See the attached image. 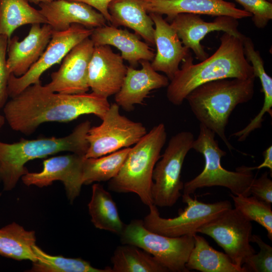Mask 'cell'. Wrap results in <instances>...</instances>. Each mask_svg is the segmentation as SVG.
Masks as SVG:
<instances>
[{
  "label": "cell",
  "instance_id": "26",
  "mask_svg": "<svg viewBox=\"0 0 272 272\" xmlns=\"http://www.w3.org/2000/svg\"><path fill=\"white\" fill-rule=\"evenodd\" d=\"M35 232L13 222L0 228V255L17 260H37L33 246Z\"/></svg>",
  "mask_w": 272,
  "mask_h": 272
},
{
  "label": "cell",
  "instance_id": "36",
  "mask_svg": "<svg viewBox=\"0 0 272 272\" xmlns=\"http://www.w3.org/2000/svg\"><path fill=\"white\" fill-rule=\"evenodd\" d=\"M250 193L258 199L268 203H272V180L264 172L258 178H255L250 187Z\"/></svg>",
  "mask_w": 272,
  "mask_h": 272
},
{
  "label": "cell",
  "instance_id": "1",
  "mask_svg": "<svg viewBox=\"0 0 272 272\" xmlns=\"http://www.w3.org/2000/svg\"><path fill=\"white\" fill-rule=\"evenodd\" d=\"M110 105L108 98L93 92L55 93L46 89L40 82L12 98L6 102L3 111L13 130L29 135L46 122H67L89 114L102 119Z\"/></svg>",
  "mask_w": 272,
  "mask_h": 272
},
{
  "label": "cell",
  "instance_id": "23",
  "mask_svg": "<svg viewBox=\"0 0 272 272\" xmlns=\"http://www.w3.org/2000/svg\"><path fill=\"white\" fill-rule=\"evenodd\" d=\"M108 12L113 26L128 27L148 45H155L154 23L140 0H113Z\"/></svg>",
  "mask_w": 272,
  "mask_h": 272
},
{
  "label": "cell",
  "instance_id": "20",
  "mask_svg": "<svg viewBox=\"0 0 272 272\" xmlns=\"http://www.w3.org/2000/svg\"><path fill=\"white\" fill-rule=\"evenodd\" d=\"M155 26L154 41L157 53L152 61V67L165 74L171 81L179 70V65L190 54L184 46L174 29L162 15L149 13Z\"/></svg>",
  "mask_w": 272,
  "mask_h": 272
},
{
  "label": "cell",
  "instance_id": "22",
  "mask_svg": "<svg viewBox=\"0 0 272 272\" xmlns=\"http://www.w3.org/2000/svg\"><path fill=\"white\" fill-rule=\"evenodd\" d=\"M90 38L94 46L108 45L118 48L122 58L134 68L142 60L152 61L155 55L149 45L142 41L136 34L113 25L93 29Z\"/></svg>",
  "mask_w": 272,
  "mask_h": 272
},
{
  "label": "cell",
  "instance_id": "7",
  "mask_svg": "<svg viewBox=\"0 0 272 272\" xmlns=\"http://www.w3.org/2000/svg\"><path fill=\"white\" fill-rule=\"evenodd\" d=\"M121 244L136 246L155 257L168 271L188 272L185 264L194 246V235L172 237L147 229L143 220L126 225L119 235Z\"/></svg>",
  "mask_w": 272,
  "mask_h": 272
},
{
  "label": "cell",
  "instance_id": "18",
  "mask_svg": "<svg viewBox=\"0 0 272 272\" xmlns=\"http://www.w3.org/2000/svg\"><path fill=\"white\" fill-rule=\"evenodd\" d=\"M38 5L39 12L54 31L66 30L73 24L94 29L105 25L107 21L100 12L82 2L53 0Z\"/></svg>",
  "mask_w": 272,
  "mask_h": 272
},
{
  "label": "cell",
  "instance_id": "8",
  "mask_svg": "<svg viewBox=\"0 0 272 272\" xmlns=\"http://www.w3.org/2000/svg\"><path fill=\"white\" fill-rule=\"evenodd\" d=\"M194 140L193 134L187 131L172 136L156 164L151 193L153 204L157 207H172L182 196L181 191L184 187L181 179L182 166Z\"/></svg>",
  "mask_w": 272,
  "mask_h": 272
},
{
  "label": "cell",
  "instance_id": "17",
  "mask_svg": "<svg viewBox=\"0 0 272 272\" xmlns=\"http://www.w3.org/2000/svg\"><path fill=\"white\" fill-rule=\"evenodd\" d=\"M148 13L166 15L167 21L180 13L212 16H227L236 19L251 17L244 10L224 0H140Z\"/></svg>",
  "mask_w": 272,
  "mask_h": 272
},
{
  "label": "cell",
  "instance_id": "33",
  "mask_svg": "<svg viewBox=\"0 0 272 272\" xmlns=\"http://www.w3.org/2000/svg\"><path fill=\"white\" fill-rule=\"evenodd\" d=\"M251 242L255 243L260 250L258 253L252 255L243 265L245 272H271L272 247L265 243L258 235L252 234Z\"/></svg>",
  "mask_w": 272,
  "mask_h": 272
},
{
  "label": "cell",
  "instance_id": "21",
  "mask_svg": "<svg viewBox=\"0 0 272 272\" xmlns=\"http://www.w3.org/2000/svg\"><path fill=\"white\" fill-rule=\"evenodd\" d=\"M142 68L127 66V72L120 90L115 95V103L123 110L130 112L136 104H143L153 90L167 87L168 78L161 75L148 60H142Z\"/></svg>",
  "mask_w": 272,
  "mask_h": 272
},
{
  "label": "cell",
  "instance_id": "42",
  "mask_svg": "<svg viewBox=\"0 0 272 272\" xmlns=\"http://www.w3.org/2000/svg\"><path fill=\"white\" fill-rule=\"evenodd\" d=\"M268 1V2H272V0H267Z\"/></svg>",
  "mask_w": 272,
  "mask_h": 272
},
{
  "label": "cell",
  "instance_id": "12",
  "mask_svg": "<svg viewBox=\"0 0 272 272\" xmlns=\"http://www.w3.org/2000/svg\"><path fill=\"white\" fill-rule=\"evenodd\" d=\"M93 29L73 24L64 31H53L46 49L38 60L23 76L11 74L8 85V95L13 98L30 85L40 82L41 76L54 64L59 63L76 45L91 35Z\"/></svg>",
  "mask_w": 272,
  "mask_h": 272
},
{
  "label": "cell",
  "instance_id": "4",
  "mask_svg": "<svg viewBox=\"0 0 272 272\" xmlns=\"http://www.w3.org/2000/svg\"><path fill=\"white\" fill-rule=\"evenodd\" d=\"M91 122L86 120L78 124L72 132L64 137L21 139L8 144L0 141V165L4 189L12 190L22 176L28 172L25 166L28 161L42 158L61 152L85 155L89 148L86 139Z\"/></svg>",
  "mask_w": 272,
  "mask_h": 272
},
{
  "label": "cell",
  "instance_id": "10",
  "mask_svg": "<svg viewBox=\"0 0 272 272\" xmlns=\"http://www.w3.org/2000/svg\"><path fill=\"white\" fill-rule=\"evenodd\" d=\"M113 103L98 126L90 128L86 139L89 148L87 158H97L135 145L147 133L142 123L131 120L119 112Z\"/></svg>",
  "mask_w": 272,
  "mask_h": 272
},
{
  "label": "cell",
  "instance_id": "11",
  "mask_svg": "<svg viewBox=\"0 0 272 272\" xmlns=\"http://www.w3.org/2000/svg\"><path fill=\"white\" fill-rule=\"evenodd\" d=\"M251 221L232 208L199 228L197 233L211 237L232 261L242 267L256 253L251 245Z\"/></svg>",
  "mask_w": 272,
  "mask_h": 272
},
{
  "label": "cell",
  "instance_id": "27",
  "mask_svg": "<svg viewBox=\"0 0 272 272\" xmlns=\"http://www.w3.org/2000/svg\"><path fill=\"white\" fill-rule=\"evenodd\" d=\"M33 24H47V21L27 1L0 0V35L9 40L18 28Z\"/></svg>",
  "mask_w": 272,
  "mask_h": 272
},
{
  "label": "cell",
  "instance_id": "25",
  "mask_svg": "<svg viewBox=\"0 0 272 272\" xmlns=\"http://www.w3.org/2000/svg\"><path fill=\"white\" fill-rule=\"evenodd\" d=\"M88 206L91 222L96 228L118 235L121 233L125 224L119 217L112 195L102 185L95 183L92 185Z\"/></svg>",
  "mask_w": 272,
  "mask_h": 272
},
{
  "label": "cell",
  "instance_id": "41",
  "mask_svg": "<svg viewBox=\"0 0 272 272\" xmlns=\"http://www.w3.org/2000/svg\"><path fill=\"white\" fill-rule=\"evenodd\" d=\"M2 181L1 178V165H0V181Z\"/></svg>",
  "mask_w": 272,
  "mask_h": 272
},
{
  "label": "cell",
  "instance_id": "35",
  "mask_svg": "<svg viewBox=\"0 0 272 272\" xmlns=\"http://www.w3.org/2000/svg\"><path fill=\"white\" fill-rule=\"evenodd\" d=\"M9 39L0 35V109L6 104L8 95V85L10 73L7 66L6 52Z\"/></svg>",
  "mask_w": 272,
  "mask_h": 272
},
{
  "label": "cell",
  "instance_id": "19",
  "mask_svg": "<svg viewBox=\"0 0 272 272\" xmlns=\"http://www.w3.org/2000/svg\"><path fill=\"white\" fill-rule=\"evenodd\" d=\"M53 30L47 24L31 25L27 36L19 41L17 36L8 41L7 66L10 74L24 75L38 60L51 39Z\"/></svg>",
  "mask_w": 272,
  "mask_h": 272
},
{
  "label": "cell",
  "instance_id": "37",
  "mask_svg": "<svg viewBox=\"0 0 272 272\" xmlns=\"http://www.w3.org/2000/svg\"><path fill=\"white\" fill-rule=\"evenodd\" d=\"M82 2L87 4L96 9L105 18L107 21L110 22V16L108 12V6L113 0H70Z\"/></svg>",
  "mask_w": 272,
  "mask_h": 272
},
{
  "label": "cell",
  "instance_id": "28",
  "mask_svg": "<svg viewBox=\"0 0 272 272\" xmlns=\"http://www.w3.org/2000/svg\"><path fill=\"white\" fill-rule=\"evenodd\" d=\"M112 272H167L155 257L142 249L130 244L116 247L111 258Z\"/></svg>",
  "mask_w": 272,
  "mask_h": 272
},
{
  "label": "cell",
  "instance_id": "30",
  "mask_svg": "<svg viewBox=\"0 0 272 272\" xmlns=\"http://www.w3.org/2000/svg\"><path fill=\"white\" fill-rule=\"evenodd\" d=\"M33 249L37 260L33 262L32 267L28 270L30 272H112L111 267L96 268L81 258L50 255L36 244Z\"/></svg>",
  "mask_w": 272,
  "mask_h": 272
},
{
  "label": "cell",
  "instance_id": "13",
  "mask_svg": "<svg viewBox=\"0 0 272 272\" xmlns=\"http://www.w3.org/2000/svg\"><path fill=\"white\" fill-rule=\"evenodd\" d=\"M85 155L72 153L45 159L39 172H28L21 177L27 186L43 187L55 181H61L71 203L79 196L83 182V166Z\"/></svg>",
  "mask_w": 272,
  "mask_h": 272
},
{
  "label": "cell",
  "instance_id": "34",
  "mask_svg": "<svg viewBox=\"0 0 272 272\" xmlns=\"http://www.w3.org/2000/svg\"><path fill=\"white\" fill-rule=\"evenodd\" d=\"M252 15V20L258 28H265L272 19V3L267 0H235Z\"/></svg>",
  "mask_w": 272,
  "mask_h": 272
},
{
  "label": "cell",
  "instance_id": "6",
  "mask_svg": "<svg viewBox=\"0 0 272 272\" xmlns=\"http://www.w3.org/2000/svg\"><path fill=\"white\" fill-rule=\"evenodd\" d=\"M192 149L203 155L205 166L200 174L184 184L183 194L190 195L200 188L218 186L229 189L234 195H251L250 187L255 178L253 167L241 166L236 171L224 168L221 158L226 152L220 148L215 133L201 123Z\"/></svg>",
  "mask_w": 272,
  "mask_h": 272
},
{
  "label": "cell",
  "instance_id": "31",
  "mask_svg": "<svg viewBox=\"0 0 272 272\" xmlns=\"http://www.w3.org/2000/svg\"><path fill=\"white\" fill-rule=\"evenodd\" d=\"M235 209L250 221H254L264 228L269 240H272V210L271 204L254 196L230 194Z\"/></svg>",
  "mask_w": 272,
  "mask_h": 272
},
{
  "label": "cell",
  "instance_id": "32",
  "mask_svg": "<svg viewBox=\"0 0 272 272\" xmlns=\"http://www.w3.org/2000/svg\"><path fill=\"white\" fill-rule=\"evenodd\" d=\"M245 56L251 63L253 74L259 79L261 91L264 95L263 105L270 107L272 105V78L266 73L264 61L259 51L255 49L254 43L250 37L244 36L243 39Z\"/></svg>",
  "mask_w": 272,
  "mask_h": 272
},
{
  "label": "cell",
  "instance_id": "16",
  "mask_svg": "<svg viewBox=\"0 0 272 272\" xmlns=\"http://www.w3.org/2000/svg\"><path fill=\"white\" fill-rule=\"evenodd\" d=\"M127 72L121 55L109 45L94 46L89 62L88 84L92 92L105 98L120 89Z\"/></svg>",
  "mask_w": 272,
  "mask_h": 272
},
{
  "label": "cell",
  "instance_id": "24",
  "mask_svg": "<svg viewBox=\"0 0 272 272\" xmlns=\"http://www.w3.org/2000/svg\"><path fill=\"white\" fill-rule=\"evenodd\" d=\"M194 243L187 262V269L201 272H245L227 254L213 248L202 236L194 234Z\"/></svg>",
  "mask_w": 272,
  "mask_h": 272
},
{
  "label": "cell",
  "instance_id": "38",
  "mask_svg": "<svg viewBox=\"0 0 272 272\" xmlns=\"http://www.w3.org/2000/svg\"><path fill=\"white\" fill-rule=\"evenodd\" d=\"M263 161L259 165L256 167H253V170L260 169L263 168H267L270 172V176L272 174V146H269L263 152Z\"/></svg>",
  "mask_w": 272,
  "mask_h": 272
},
{
  "label": "cell",
  "instance_id": "15",
  "mask_svg": "<svg viewBox=\"0 0 272 272\" xmlns=\"http://www.w3.org/2000/svg\"><path fill=\"white\" fill-rule=\"evenodd\" d=\"M237 20L230 16H220L212 22H206L200 15L180 13L171 20L170 24L183 45L191 49L196 58L202 61L208 58L209 54L200 42L210 32L222 31L240 38L245 36L238 30Z\"/></svg>",
  "mask_w": 272,
  "mask_h": 272
},
{
  "label": "cell",
  "instance_id": "9",
  "mask_svg": "<svg viewBox=\"0 0 272 272\" xmlns=\"http://www.w3.org/2000/svg\"><path fill=\"white\" fill-rule=\"evenodd\" d=\"M181 196L186 206L177 216L163 218L153 204L149 207V213L143 220L144 226L152 232L169 237L194 235L203 225L232 208L228 200L205 203L189 194H183Z\"/></svg>",
  "mask_w": 272,
  "mask_h": 272
},
{
  "label": "cell",
  "instance_id": "5",
  "mask_svg": "<svg viewBox=\"0 0 272 272\" xmlns=\"http://www.w3.org/2000/svg\"><path fill=\"white\" fill-rule=\"evenodd\" d=\"M166 139L165 126L162 123L147 132L130 148L119 172L109 181L108 189L117 193H135L148 207L153 205V172Z\"/></svg>",
  "mask_w": 272,
  "mask_h": 272
},
{
  "label": "cell",
  "instance_id": "40",
  "mask_svg": "<svg viewBox=\"0 0 272 272\" xmlns=\"http://www.w3.org/2000/svg\"><path fill=\"white\" fill-rule=\"evenodd\" d=\"M5 120L6 119L4 116H3L0 114V131L5 122Z\"/></svg>",
  "mask_w": 272,
  "mask_h": 272
},
{
  "label": "cell",
  "instance_id": "3",
  "mask_svg": "<svg viewBox=\"0 0 272 272\" xmlns=\"http://www.w3.org/2000/svg\"><path fill=\"white\" fill-rule=\"evenodd\" d=\"M255 79L227 78L207 82L185 98L200 123L218 134L230 151L234 148L225 134L229 117L238 105L252 98Z\"/></svg>",
  "mask_w": 272,
  "mask_h": 272
},
{
  "label": "cell",
  "instance_id": "39",
  "mask_svg": "<svg viewBox=\"0 0 272 272\" xmlns=\"http://www.w3.org/2000/svg\"><path fill=\"white\" fill-rule=\"evenodd\" d=\"M26 1H27L29 3H31L39 5L40 3L49 2L53 0H26Z\"/></svg>",
  "mask_w": 272,
  "mask_h": 272
},
{
  "label": "cell",
  "instance_id": "2",
  "mask_svg": "<svg viewBox=\"0 0 272 272\" xmlns=\"http://www.w3.org/2000/svg\"><path fill=\"white\" fill-rule=\"evenodd\" d=\"M244 37L224 32L220 38L219 48L199 63H193L191 53L188 55L167 86L168 101L174 105H180L193 89L207 82L227 78L255 77L244 53Z\"/></svg>",
  "mask_w": 272,
  "mask_h": 272
},
{
  "label": "cell",
  "instance_id": "14",
  "mask_svg": "<svg viewBox=\"0 0 272 272\" xmlns=\"http://www.w3.org/2000/svg\"><path fill=\"white\" fill-rule=\"evenodd\" d=\"M94 48L90 37L74 47L62 59L59 69L51 74V82L44 85L46 89L64 94L87 93L88 67Z\"/></svg>",
  "mask_w": 272,
  "mask_h": 272
},
{
  "label": "cell",
  "instance_id": "29",
  "mask_svg": "<svg viewBox=\"0 0 272 272\" xmlns=\"http://www.w3.org/2000/svg\"><path fill=\"white\" fill-rule=\"evenodd\" d=\"M130 147L123 148L97 158L85 157L83 166V184L109 181L119 172Z\"/></svg>",
  "mask_w": 272,
  "mask_h": 272
}]
</instances>
